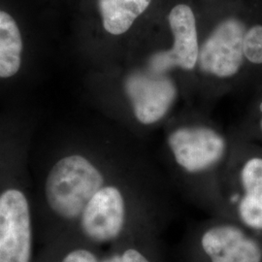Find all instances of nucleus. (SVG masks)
<instances>
[{
    "instance_id": "obj_7",
    "label": "nucleus",
    "mask_w": 262,
    "mask_h": 262,
    "mask_svg": "<svg viewBox=\"0 0 262 262\" xmlns=\"http://www.w3.org/2000/svg\"><path fill=\"white\" fill-rule=\"evenodd\" d=\"M246 33L243 23L238 19H227L219 25L199 52L200 69L220 78L236 75L243 66Z\"/></svg>"
},
{
    "instance_id": "obj_4",
    "label": "nucleus",
    "mask_w": 262,
    "mask_h": 262,
    "mask_svg": "<svg viewBox=\"0 0 262 262\" xmlns=\"http://www.w3.org/2000/svg\"><path fill=\"white\" fill-rule=\"evenodd\" d=\"M129 172H123L94 195L67 236L100 245L115 242L126 232L136 220L138 203Z\"/></svg>"
},
{
    "instance_id": "obj_5",
    "label": "nucleus",
    "mask_w": 262,
    "mask_h": 262,
    "mask_svg": "<svg viewBox=\"0 0 262 262\" xmlns=\"http://www.w3.org/2000/svg\"><path fill=\"white\" fill-rule=\"evenodd\" d=\"M234 139L207 125H184L172 131L166 147L172 162L190 178H202L219 168L225 171L233 150Z\"/></svg>"
},
{
    "instance_id": "obj_9",
    "label": "nucleus",
    "mask_w": 262,
    "mask_h": 262,
    "mask_svg": "<svg viewBox=\"0 0 262 262\" xmlns=\"http://www.w3.org/2000/svg\"><path fill=\"white\" fill-rule=\"evenodd\" d=\"M169 24L174 36L173 48L152 56L149 70L159 74H166L168 70L176 66L185 70L193 69L198 60L199 49L192 10L187 5H177L169 15Z\"/></svg>"
},
{
    "instance_id": "obj_14",
    "label": "nucleus",
    "mask_w": 262,
    "mask_h": 262,
    "mask_svg": "<svg viewBox=\"0 0 262 262\" xmlns=\"http://www.w3.org/2000/svg\"><path fill=\"white\" fill-rule=\"evenodd\" d=\"M258 111L260 113L259 119L255 125V129L253 134H251L249 137H244L248 140L253 141L256 143H262V101L258 105Z\"/></svg>"
},
{
    "instance_id": "obj_12",
    "label": "nucleus",
    "mask_w": 262,
    "mask_h": 262,
    "mask_svg": "<svg viewBox=\"0 0 262 262\" xmlns=\"http://www.w3.org/2000/svg\"><path fill=\"white\" fill-rule=\"evenodd\" d=\"M244 54L252 63L262 64V26H254L247 31Z\"/></svg>"
},
{
    "instance_id": "obj_1",
    "label": "nucleus",
    "mask_w": 262,
    "mask_h": 262,
    "mask_svg": "<svg viewBox=\"0 0 262 262\" xmlns=\"http://www.w3.org/2000/svg\"><path fill=\"white\" fill-rule=\"evenodd\" d=\"M30 168L35 228L48 244L70 234L94 195L128 166L115 139L62 134L34 139Z\"/></svg>"
},
{
    "instance_id": "obj_13",
    "label": "nucleus",
    "mask_w": 262,
    "mask_h": 262,
    "mask_svg": "<svg viewBox=\"0 0 262 262\" xmlns=\"http://www.w3.org/2000/svg\"><path fill=\"white\" fill-rule=\"evenodd\" d=\"M100 262H150L149 259L136 249H126L122 253H114L112 255L100 258Z\"/></svg>"
},
{
    "instance_id": "obj_2",
    "label": "nucleus",
    "mask_w": 262,
    "mask_h": 262,
    "mask_svg": "<svg viewBox=\"0 0 262 262\" xmlns=\"http://www.w3.org/2000/svg\"><path fill=\"white\" fill-rule=\"evenodd\" d=\"M34 122L0 115V262H32L35 231L31 179Z\"/></svg>"
},
{
    "instance_id": "obj_11",
    "label": "nucleus",
    "mask_w": 262,
    "mask_h": 262,
    "mask_svg": "<svg viewBox=\"0 0 262 262\" xmlns=\"http://www.w3.org/2000/svg\"><path fill=\"white\" fill-rule=\"evenodd\" d=\"M150 3V0H98L103 28L110 34L121 35L130 28Z\"/></svg>"
},
{
    "instance_id": "obj_3",
    "label": "nucleus",
    "mask_w": 262,
    "mask_h": 262,
    "mask_svg": "<svg viewBox=\"0 0 262 262\" xmlns=\"http://www.w3.org/2000/svg\"><path fill=\"white\" fill-rule=\"evenodd\" d=\"M224 202L226 219L252 232L262 233V146L246 138L234 139L225 167Z\"/></svg>"
},
{
    "instance_id": "obj_6",
    "label": "nucleus",
    "mask_w": 262,
    "mask_h": 262,
    "mask_svg": "<svg viewBox=\"0 0 262 262\" xmlns=\"http://www.w3.org/2000/svg\"><path fill=\"white\" fill-rule=\"evenodd\" d=\"M123 92L137 122L151 125L161 121L174 103L177 89L166 74L135 71L124 79Z\"/></svg>"
},
{
    "instance_id": "obj_8",
    "label": "nucleus",
    "mask_w": 262,
    "mask_h": 262,
    "mask_svg": "<svg viewBox=\"0 0 262 262\" xmlns=\"http://www.w3.org/2000/svg\"><path fill=\"white\" fill-rule=\"evenodd\" d=\"M248 231L228 219L207 228L201 247L211 262H262L261 245Z\"/></svg>"
},
{
    "instance_id": "obj_10",
    "label": "nucleus",
    "mask_w": 262,
    "mask_h": 262,
    "mask_svg": "<svg viewBox=\"0 0 262 262\" xmlns=\"http://www.w3.org/2000/svg\"><path fill=\"white\" fill-rule=\"evenodd\" d=\"M24 38L18 21L0 8V84L19 77L24 64Z\"/></svg>"
}]
</instances>
